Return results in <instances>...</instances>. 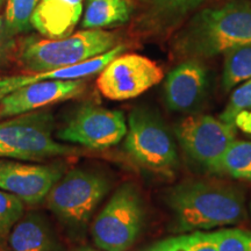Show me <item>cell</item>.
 <instances>
[{
	"instance_id": "obj_1",
	"label": "cell",
	"mask_w": 251,
	"mask_h": 251,
	"mask_svg": "<svg viewBox=\"0 0 251 251\" xmlns=\"http://www.w3.org/2000/svg\"><path fill=\"white\" fill-rule=\"evenodd\" d=\"M251 45V1L229 0L196 13L176 37L175 49L185 58H211Z\"/></svg>"
},
{
	"instance_id": "obj_2",
	"label": "cell",
	"mask_w": 251,
	"mask_h": 251,
	"mask_svg": "<svg viewBox=\"0 0 251 251\" xmlns=\"http://www.w3.org/2000/svg\"><path fill=\"white\" fill-rule=\"evenodd\" d=\"M181 233L205 231L246 219L243 193L230 185L213 181H186L175 186L166 197Z\"/></svg>"
},
{
	"instance_id": "obj_3",
	"label": "cell",
	"mask_w": 251,
	"mask_h": 251,
	"mask_svg": "<svg viewBox=\"0 0 251 251\" xmlns=\"http://www.w3.org/2000/svg\"><path fill=\"white\" fill-rule=\"evenodd\" d=\"M119 36L105 29H83L63 39H28L20 63L28 72L71 67L97 57L119 45Z\"/></svg>"
},
{
	"instance_id": "obj_4",
	"label": "cell",
	"mask_w": 251,
	"mask_h": 251,
	"mask_svg": "<svg viewBox=\"0 0 251 251\" xmlns=\"http://www.w3.org/2000/svg\"><path fill=\"white\" fill-rule=\"evenodd\" d=\"M55 119L49 111H34L0 122V158L39 161L79 152L52 136Z\"/></svg>"
},
{
	"instance_id": "obj_5",
	"label": "cell",
	"mask_w": 251,
	"mask_h": 251,
	"mask_svg": "<svg viewBox=\"0 0 251 251\" xmlns=\"http://www.w3.org/2000/svg\"><path fill=\"white\" fill-rule=\"evenodd\" d=\"M144 208L139 190L125 184L113 194L92 225V237L103 251H127L142 230Z\"/></svg>"
},
{
	"instance_id": "obj_6",
	"label": "cell",
	"mask_w": 251,
	"mask_h": 251,
	"mask_svg": "<svg viewBox=\"0 0 251 251\" xmlns=\"http://www.w3.org/2000/svg\"><path fill=\"white\" fill-rule=\"evenodd\" d=\"M125 137L126 151L143 168L169 175L178 166L175 140L157 113L134 109L128 118Z\"/></svg>"
},
{
	"instance_id": "obj_7",
	"label": "cell",
	"mask_w": 251,
	"mask_h": 251,
	"mask_svg": "<svg viewBox=\"0 0 251 251\" xmlns=\"http://www.w3.org/2000/svg\"><path fill=\"white\" fill-rule=\"evenodd\" d=\"M109 190L107 178L96 171L74 169L54 185L47 196L52 212L70 225L89 221Z\"/></svg>"
},
{
	"instance_id": "obj_8",
	"label": "cell",
	"mask_w": 251,
	"mask_h": 251,
	"mask_svg": "<svg viewBox=\"0 0 251 251\" xmlns=\"http://www.w3.org/2000/svg\"><path fill=\"white\" fill-rule=\"evenodd\" d=\"M176 135L192 161L216 174L225 152L236 139V129L211 115H191L178 124Z\"/></svg>"
},
{
	"instance_id": "obj_9",
	"label": "cell",
	"mask_w": 251,
	"mask_h": 251,
	"mask_svg": "<svg viewBox=\"0 0 251 251\" xmlns=\"http://www.w3.org/2000/svg\"><path fill=\"white\" fill-rule=\"evenodd\" d=\"M126 134L127 122L121 111L85 103L75 112L56 136L63 142L103 150L120 143Z\"/></svg>"
},
{
	"instance_id": "obj_10",
	"label": "cell",
	"mask_w": 251,
	"mask_h": 251,
	"mask_svg": "<svg viewBox=\"0 0 251 251\" xmlns=\"http://www.w3.org/2000/svg\"><path fill=\"white\" fill-rule=\"evenodd\" d=\"M163 77L162 68L152 59L139 54L119 55L100 72L97 87L105 98L122 101L141 96Z\"/></svg>"
},
{
	"instance_id": "obj_11",
	"label": "cell",
	"mask_w": 251,
	"mask_h": 251,
	"mask_svg": "<svg viewBox=\"0 0 251 251\" xmlns=\"http://www.w3.org/2000/svg\"><path fill=\"white\" fill-rule=\"evenodd\" d=\"M63 172L62 164H33L0 158V188L24 202L40 203L61 179Z\"/></svg>"
},
{
	"instance_id": "obj_12",
	"label": "cell",
	"mask_w": 251,
	"mask_h": 251,
	"mask_svg": "<svg viewBox=\"0 0 251 251\" xmlns=\"http://www.w3.org/2000/svg\"><path fill=\"white\" fill-rule=\"evenodd\" d=\"M83 79L42 80L14 90L0 99V119H8L75 99L85 91Z\"/></svg>"
},
{
	"instance_id": "obj_13",
	"label": "cell",
	"mask_w": 251,
	"mask_h": 251,
	"mask_svg": "<svg viewBox=\"0 0 251 251\" xmlns=\"http://www.w3.org/2000/svg\"><path fill=\"white\" fill-rule=\"evenodd\" d=\"M208 84V71L201 59L187 58L169 72L166 77V106L175 112L193 111L205 99Z\"/></svg>"
},
{
	"instance_id": "obj_14",
	"label": "cell",
	"mask_w": 251,
	"mask_h": 251,
	"mask_svg": "<svg viewBox=\"0 0 251 251\" xmlns=\"http://www.w3.org/2000/svg\"><path fill=\"white\" fill-rule=\"evenodd\" d=\"M125 45H118L114 48L108 50L105 54L97 56L79 64L71 65V67L54 69V70L42 72H28L27 75L20 76H11L0 78V99L4 98L8 93L14 90L23 87L28 84L37 83L42 80H69V79H84V78L100 74L103 68L108 64L112 59L118 57L125 51Z\"/></svg>"
},
{
	"instance_id": "obj_15",
	"label": "cell",
	"mask_w": 251,
	"mask_h": 251,
	"mask_svg": "<svg viewBox=\"0 0 251 251\" xmlns=\"http://www.w3.org/2000/svg\"><path fill=\"white\" fill-rule=\"evenodd\" d=\"M81 14L83 0H41L30 25L46 39H63L71 35Z\"/></svg>"
},
{
	"instance_id": "obj_16",
	"label": "cell",
	"mask_w": 251,
	"mask_h": 251,
	"mask_svg": "<svg viewBox=\"0 0 251 251\" xmlns=\"http://www.w3.org/2000/svg\"><path fill=\"white\" fill-rule=\"evenodd\" d=\"M12 251H57L54 234L39 215H28L12 228L9 233Z\"/></svg>"
},
{
	"instance_id": "obj_17",
	"label": "cell",
	"mask_w": 251,
	"mask_h": 251,
	"mask_svg": "<svg viewBox=\"0 0 251 251\" xmlns=\"http://www.w3.org/2000/svg\"><path fill=\"white\" fill-rule=\"evenodd\" d=\"M133 13L130 0H86L81 27L103 29L124 25Z\"/></svg>"
},
{
	"instance_id": "obj_18",
	"label": "cell",
	"mask_w": 251,
	"mask_h": 251,
	"mask_svg": "<svg viewBox=\"0 0 251 251\" xmlns=\"http://www.w3.org/2000/svg\"><path fill=\"white\" fill-rule=\"evenodd\" d=\"M251 78V45L229 50L225 54L222 90L228 92Z\"/></svg>"
},
{
	"instance_id": "obj_19",
	"label": "cell",
	"mask_w": 251,
	"mask_h": 251,
	"mask_svg": "<svg viewBox=\"0 0 251 251\" xmlns=\"http://www.w3.org/2000/svg\"><path fill=\"white\" fill-rule=\"evenodd\" d=\"M216 174L251 180V142L235 140L222 157Z\"/></svg>"
},
{
	"instance_id": "obj_20",
	"label": "cell",
	"mask_w": 251,
	"mask_h": 251,
	"mask_svg": "<svg viewBox=\"0 0 251 251\" xmlns=\"http://www.w3.org/2000/svg\"><path fill=\"white\" fill-rule=\"evenodd\" d=\"M144 251H219L211 233L192 231L158 241Z\"/></svg>"
},
{
	"instance_id": "obj_21",
	"label": "cell",
	"mask_w": 251,
	"mask_h": 251,
	"mask_svg": "<svg viewBox=\"0 0 251 251\" xmlns=\"http://www.w3.org/2000/svg\"><path fill=\"white\" fill-rule=\"evenodd\" d=\"M40 1L41 0H7L4 18L13 35L29 29L31 14Z\"/></svg>"
},
{
	"instance_id": "obj_22",
	"label": "cell",
	"mask_w": 251,
	"mask_h": 251,
	"mask_svg": "<svg viewBox=\"0 0 251 251\" xmlns=\"http://www.w3.org/2000/svg\"><path fill=\"white\" fill-rule=\"evenodd\" d=\"M219 251H251V231L222 228L211 233Z\"/></svg>"
},
{
	"instance_id": "obj_23",
	"label": "cell",
	"mask_w": 251,
	"mask_h": 251,
	"mask_svg": "<svg viewBox=\"0 0 251 251\" xmlns=\"http://www.w3.org/2000/svg\"><path fill=\"white\" fill-rule=\"evenodd\" d=\"M24 215V201L0 188V235L6 236Z\"/></svg>"
},
{
	"instance_id": "obj_24",
	"label": "cell",
	"mask_w": 251,
	"mask_h": 251,
	"mask_svg": "<svg viewBox=\"0 0 251 251\" xmlns=\"http://www.w3.org/2000/svg\"><path fill=\"white\" fill-rule=\"evenodd\" d=\"M157 14L168 19H180L199 8L206 0H141Z\"/></svg>"
},
{
	"instance_id": "obj_25",
	"label": "cell",
	"mask_w": 251,
	"mask_h": 251,
	"mask_svg": "<svg viewBox=\"0 0 251 251\" xmlns=\"http://www.w3.org/2000/svg\"><path fill=\"white\" fill-rule=\"evenodd\" d=\"M249 109H251V78L233 91L220 119L229 125L235 126V119L237 115Z\"/></svg>"
},
{
	"instance_id": "obj_26",
	"label": "cell",
	"mask_w": 251,
	"mask_h": 251,
	"mask_svg": "<svg viewBox=\"0 0 251 251\" xmlns=\"http://www.w3.org/2000/svg\"><path fill=\"white\" fill-rule=\"evenodd\" d=\"M13 34L6 25L4 15H0V65L8 61L15 48Z\"/></svg>"
},
{
	"instance_id": "obj_27",
	"label": "cell",
	"mask_w": 251,
	"mask_h": 251,
	"mask_svg": "<svg viewBox=\"0 0 251 251\" xmlns=\"http://www.w3.org/2000/svg\"><path fill=\"white\" fill-rule=\"evenodd\" d=\"M78 251H97V250H93V249H90V248H84V249H80Z\"/></svg>"
},
{
	"instance_id": "obj_28",
	"label": "cell",
	"mask_w": 251,
	"mask_h": 251,
	"mask_svg": "<svg viewBox=\"0 0 251 251\" xmlns=\"http://www.w3.org/2000/svg\"><path fill=\"white\" fill-rule=\"evenodd\" d=\"M4 1H5V0H0V7H1L2 4H4Z\"/></svg>"
}]
</instances>
